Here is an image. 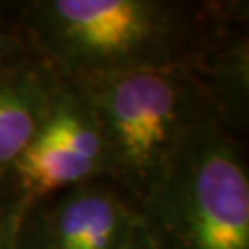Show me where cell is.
<instances>
[{
	"instance_id": "cell-1",
	"label": "cell",
	"mask_w": 249,
	"mask_h": 249,
	"mask_svg": "<svg viewBox=\"0 0 249 249\" xmlns=\"http://www.w3.org/2000/svg\"><path fill=\"white\" fill-rule=\"evenodd\" d=\"M234 0H22L39 59L63 80L187 71L203 59Z\"/></svg>"
},
{
	"instance_id": "cell-2",
	"label": "cell",
	"mask_w": 249,
	"mask_h": 249,
	"mask_svg": "<svg viewBox=\"0 0 249 249\" xmlns=\"http://www.w3.org/2000/svg\"><path fill=\"white\" fill-rule=\"evenodd\" d=\"M74 81L92 107L107 155V179L139 205L166 176L197 125L216 116L187 71L129 72Z\"/></svg>"
},
{
	"instance_id": "cell-3",
	"label": "cell",
	"mask_w": 249,
	"mask_h": 249,
	"mask_svg": "<svg viewBox=\"0 0 249 249\" xmlns=\"http://www.w3.org/2000/svg\"><path fill=\"white\" fill-rule=\"evenodd\" d=\"M155 249H249L246 141L209 116L141 207Z\"/></svg>"
},
{
	"instance_id": "cell-4",
	"label": "cell",
	"mask_w": 249,
	"mask_h": 249,
	"mask_svg": "<svg viewBox=\"0 0 249 249\" xmlns=\"http://www.w3.org/2000/svg\"><path fill=\"white\" fill-rule=\"evenodd\" d=\"M100 178H107V155L96 115L80 87L59 78L45 120L9 179L30 205Z\"/></svg>"
},
{
	"instance_id": "cell-5",
	"label": "cell",
	"mask_w": 249,
	"mask_h": 249,
	"mask_svg": "<svg viewBox=\"0 0 249 249\" xmlns=\"http://www.w3.org/2000/svg\"><path fill=\"white\" fill-rule=\"evenodd\" d=\"M141 209L115 181L92 179L30 203L20 249H125Z\"/></svg>"
},
{
	"instance_id": "cell-6",
	"label": "cell",
	"mask_w": 249,
	"mask_h": 249,
	"mask_svg": "<svg viewBox=\"0 0 249 249\" xmlns=\"http://www.w3.org/2000/svg\"><path fill=\"white\" fill-rule=\"evenodd\" d=\"M249 8L234 0L203 59L190 72L209 96L216 118L246 141L249 115Z\"/></svg>"
},
{
	"instance_id": "cell-7",
	"label": "cell",
	"mask_w": 249,
	"mask_h": 249,
	"mask_svg": "<svg viewBox=\"0 0 249 249\" xmlns=\"http://www.w3.org/2000/svg\"><path fill=\"white\" fill-rule=\"evenodd\" d=\"M59 76L43 59L0 72V179L11 176L45 120Z\"/></svg>"
},
{
	"instance_id": "cell-8",
	"label": "cell",
	"mask_w": 249,
	"mask_h": 249,
	"mask_svg": "<svg viewBox=\"0 0 249 249\" xmlns=\"http://www.w3.org/2000/svg\"><path fill=\"white\" fill-rule=\"evenodd\" d=\"M36 57L22 24V0H0V72Z\"/></svg>"
},
{
	"instance_id": "cell-9",
	"label": "cell",
	"mask_w": 249,
	"mask_h": 249,
	"mask_svg": "<svg viewBox=\"0 0 249 249\" xmlns=\"http://www.w3.org/2000/svg\"><path fill=\"white\" fill-rule=\"evenodd\" d=\"M26 207L15 183L0 179V249H20L18 231Z\"/></svg>"
},
{
	"instance_id": "cell-10",
	"label": "cell",
	"mask_w": 249,
	"mask_h": 249,
	"mask_svg": "<svg viewBox=\"0 0 249 249\" xmlns=\"http://www.w3.org/2000/svg\"><path fill=\"white\" fill-rule=\"evenodd\" d=\"M125 249H155V248H153V244L150 242V238H148L146 231L142 229V223H141V225L135 229L133 236L129 238V242H127Z\"/></svg>"
}]
</instances>
